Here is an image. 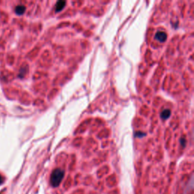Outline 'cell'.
Here are the masks:
<instances>
[{
  "mask_svg": "<svg viewBox=\"0 0 194 194\" xmlns=\"http://www.w3.org/2000/svg\"><path fill=\"white\" fill-rule=\"evenodd\" d=\"M65 176V171L61 168H56L52 172L50 177L51 185L53 187H57L59 186Z\"/></svg>",
  "mask_w": 194,
  "mask_h": 194,
  "instance_id": "obj_1",
  "label": "cell"
},
{
  "mask_svg": "<svg viewBox=\"0 0 194 194\" xmlns=\"http://www.w3.org/2000/svg\"><path fill=\"white\" fill-rule=\"evenodd\" d=\"M155 38L156 40H158L160 43H164L167 40L168 35L165 32L163 31H158L155 35Z\"/></svg>",
  "mask_w": 194,
  "mask_h": 194,
  "instance_id": "obj_2",
  "label": "cell"
},
{
  "mask_svg": "<svg viewBox=\"0 0 194 194\" xmlns=\"http://www.w3.org/2000/svg\"><path fill=\"white\" fill-rule=\"evenodd\" d=\"M171 114V112L170 109L163 110L160 114L161 118H162V120H167V119H168L169 118H170Z\"/></svg>",
  "mask_w": 194,
  "mask_h": 194,
  "instance_id": "obj_3",
  "label": "cell"
},
{
  "mask_svg": "<svg viewBox=\"0 0 194 194\" xmlns=\"http://www.w3.org/2000/svg\"><path fill=\"white\" fill-rule=\"evenodd\" d=\"M15 13H16L17 15H21L25 12L26 7L25 6L22 5H18L16 8H15Z\"/></svg>",
  "mask_w": 194,
  "mask_h": 194,
  "instance_id": "obj_4",
  "label": "cell"
},
{
  "mask_svg": "<svg viewBox=\"0 0 194 194\" xmlns=\"http://www.w3.org/2000/svg\"><path fill=\"white\" fill-rule=\"evenodd\" d=\"M65 4H66V2L65 1H58L56 3V5H55V12H58L62 10L65 8Z\"/></svg>",
  "mask_w": 194,
  "mask_h": 194,
  "instance_id": "obj_5",
  "label": "cell"
},
{
  "mask_svg": "<svg viewBox=\"0 0 194 194\" xmlns=\"http://www.w3.org/2000/svg\"><path fill=\"white\" fill-rule=\"evenodd\" d=\"M145 136L146 133H143V132H136V133H135V136H136V137L142 138Z\"/></svg>",
  "mask_w": 194,
  "mask_h": 194,
  "instance_id": "obj_6",
  "label": "cell"
},
{
  "mask_svg": "<svg viewBox=\"0 0 194 194\" xmlns=\"http://www.w3.org/2000/svg\"><path fill=\"white\" fill-rule=\"evenodd\" d=\"M180 143H181V146L183 147H185L186 146V143H187V141H186L185 138L183 137V138H181V139H180Z\"/></svg>",
  "mask_w": 194,
  "mask_h": 194,
  "instance_id": "obj_7",
  "label": "cell"
},
{
  "mask_svg": "<svg viewBox=\"0 0 194 194\" xmlns=\"http://www.w3.org/2000/svg\"><path fill=\"white\" fill-rule=\"evenodd\" d=\"M2 182H3V178L2 177V175H0V184H2Z\"/></svg>",
  "mask_w": 194,
  "mask_h": 194,
  "instance_id": "obj_8",
  "label": "cell"
}]
</instances>
